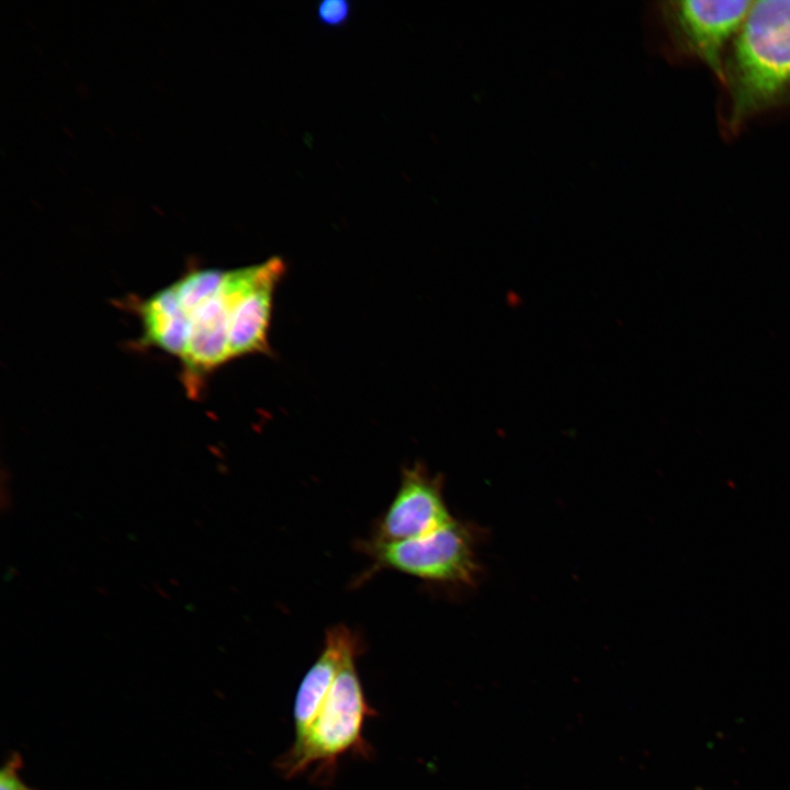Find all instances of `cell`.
<instances>
[{"mask_svg":"<svg viewBox=\"0 0 790 790\" xmlns=\"http://www.w3.org/2000/svg\"><path fill=\"white\" fill-rule=\"evenodd\" d=\"M730 133L763 112L790 105V0L753 2L724 63Z\"/></svg>","mask_w":790,"mask_h":790,"instance_id":"cell-1","label":"cell"},{"mask_svg":"<svg viewBox=\"0 0 790 790\" xmlns=\"http://www.w3.org/2000/svg\"><path fill=\"white\" fill-rule=\"evenodd\" d=\"M356 668L348 662L316 706L302 733L295 735L279 767L286 777L301 775L312 766L332 767L353 748L362 747V727L373 714Z\"/></svg>","mask_w":790,"mask_h":790,"instance_id":"cell-2","label":"cell"},{"mask_svg":"<svg viewBox=\"0 0 790 790\" xmlns=\"http://www.w3.org/2000/svg\"><path fill=\"white\" fill-rule=\"evenodd\" d=\"M257 273L258 264L225 270L216 289L202 292L190 305L179 304L187 321L185 345L179 358L180 379L191 398L202 394L213 371L230 361L228 339L233 309Z\"/></svg>","mask_w":790,"mask_h":790,"instance_id":"cell-3","label":"cell"},{"mask_svg":"<svg viewBox=\"0 0 790 790\" xmlns=\"http://www.w3.org/2000/svg\"><path fill=\"white\" fill-rule=\"evenodd\" d=\"M754 1H663L653 9L667 52L704 64L724 82L729 48Z\"/></svg>","mask_w":790,"mask_h":790,"instance_id":"cell-4","label":"cell"},{"mask_svg":"<svg viewBox=\"0 0 790 790\" xmlns=\"http://www.w3.org/2000/svg\"><path fill=\"white\" fill-rule=\"evenodd\" d=\"M374 568L397 571L422 580L471 584L477 573L472 533L453 520L430 534L394 542L361 544Z\"/></svg>","mask_w":790,"mask_h":790,"instance_id":"cell-5","label":"cell"},{"mask_svg":"<svg viewBox=\"0 0 790 790\" xmlns=\"http://www.w3.org/2000/svg\"><path fill=\"white\" fill-rule=\"evenodd\" d=\"M454 519L442 495V482L424 465L415 464L402 472L399 487L381 516L371 540L394 542L436 532Z\"/></svg>","mask_w":790,"mask_h":790,"instance_id":"cell-6","label":"cell"},{"mask_svg":"<svg viewBox=\"0 0 790 790\" xmlns=\"http://www.w3.org/2000/svg\"><path fill=\"white\" fill-rule=\"evenodd\" d=\"M284 270V263L279 257L260 263L255 281L236 302L228 339L230 360L245 354L269 352L268 329L273 292Z\"/></svg>","mask_w":790,"mask_h":790,"instance_id":"cell-7","label":"cell"},{"mask_svg":"<svg viewBox=\"0 0 790 790\" xmlns=\"http://www.w3.org/2000/svg\"><path fill=\"white\" fill-rule=\"evenodd\" d=\"M360 640L348 627L337 624L325 634L324 647L297 689L294 708V732L302 733L326 691L345 665L359 656Z\"/></svg>","mask_w":790,"mask_h":790,"instance_id":"cell-8","label":"cell"},{"mask_svg":"<svg viewBox=\"0 0 790 790\" xmlns=\"http://www.w3.org/2000/svg\"><path fill=\"white\" fill-rule=\"evenodd\" d=\"M142 325L139 347L156 348L178 359L187 337L185 317L170 284L143 300H128Z\"/></svg>","mask_w":790,"mask_h":790,"instance_id":"cell-9","label":"cell"},{"mask_svg":"<svg viewBox=\"0 0 790 790\" xmlns=\"http://www.w3.org/2000/svg\"><path fill=\"white\" fill-rule=\"evenodd\" d=\"M351 8L352 4L347 0H324L318 3L316 15L320 24L339 27L348 22Z\"/></svg>","mask_w":790,"mask_h":790,"instance_id":"cell-10","label":"cell"},{"mask_svg":"<svg viewBox=\"0 0 790 790\" xmlns=\"http://www.w3.org/2000/svg\"><path fill=\"white\" fill-rule=\"evenodd\" d=\"M21 757L12 755L0 771V790H34L29 788L20 777Z\"/></svg>","mask_w":790,"mask_h":790,"instance_id":"cell-11","label":"cell"}]
</instances>
